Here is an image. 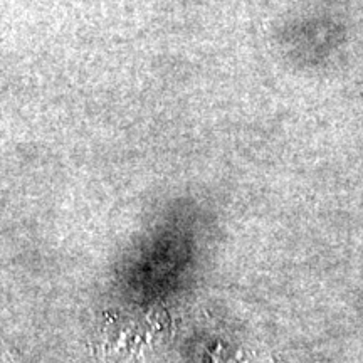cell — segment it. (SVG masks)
Masks as SVG:
<instances>
[{
  "label": "cell",
  "instance_id": "obj_1",
  "mask_svg": "<svg viewBox=\"0 0 363 363\" xmlns=\"http://www.w3.org/2000/svg\"><path fill=\"white\" fill-rule=\"evenodd\" d=\"M214 363H252L251 355L240 348L219 347L214 353Z\"/></svg>",
  "mask_w": 363,
  "mask_h": 363
},
{
  "label": "cell",
  "instance_id": "obj_2",
  "mask_svg": "<svg viewBox=\"0 0 363 363\" xmlns=\"http://www.w3.org/2000/svg\"><path fill=\"white\" fill-rule=\"evenodd\" d=\"M0 363H19L13 353L11 350H6V348H0Z\"/></svg>",
  "mask_w": 363,
  "mask_h": 363
}]
</instances>
